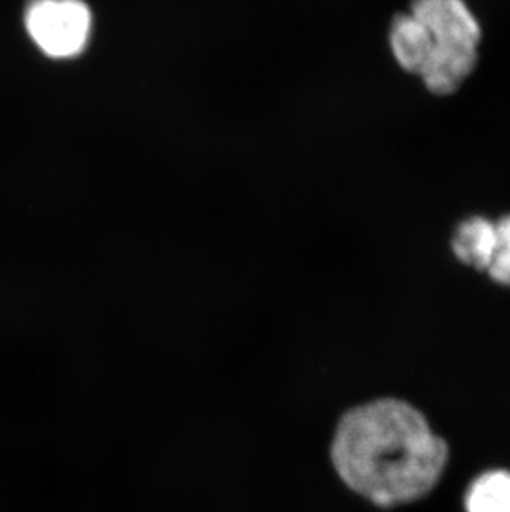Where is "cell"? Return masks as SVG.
Returning a JSON list of instances; mask_svg holds the SVG:
<instances>
[{"label":"cell","mask_w":510,"mask_h":512,"mask_svg":"<svg viewBox=\"0 0 510 512\" xmlns=\"http://www.w3.org/2000/svg\"><path fill=\"white\" fill-rule=\"evenodd\" d=\"M330 456L348 489L390 509L416 503L436 488L449 446L411 403L378 398L343 413Z\"/></svg>","instance_id":"6da1fadb"},{"label":"cell","mask_w":510,"mask_h":512,"mask_svg":"<svg viewBox=\"0 0 510 512\" xmlns=\"http://www.w3.org/2000/svg\"><path fill=\"white\" fill-rule=\"evenodd\" d=\"M391 52L406 72H423L433 52V39L428 29L411 14L396 15L390 29Z\"/></svg>","instance_id":"277c9868"},{"label":"cell","mask_w":510,"mask_h":512,"mask_svg":"<svg viewBox=\"0 0 510 512\" xmlns=\"http://www.w3.org/2000/svg\"><path fill=\"white\" fill-rule=\"evenodd\" d=\"M466 512H510V471L491 469L479 474L464 496Z\"/></svg>","instance_id":"8992f818"},{"label":"cell","mask_w":510,"mask_h":512,"mask_svg":"<svg viewBox=\"0 0 510 512\" xmlns=\"http://www.w3.org/2000/svg\"><path fill=\"white\" fill-rule=\"evenodd\" d=\"M92 25V10L83 0H30L24 12V27L32 44L55 60L82 54Z\"/></svg>","instance_id":"7a4b0ae2"},{"label":"cell","mask_w":510,"mask_h":512,"mask_svg":"<svg viewBox=\"0 0 510 512\" xmlns=\"http://www.w3.org/2000/svg\"><path fill=\"white\" fill-rule=\"evenodd\" d=\"M496 249V223L472 216L459 224L453 236V252L464 266L487 271Z\"/></svg>","instance_id":"5b68a950"},{"label":"cell","mask_w":510,"mask_h":512,"mask_svg":"<svg viewBox=\"0 0 510 512\" xmlns=\"http://www.w3.org/2000/svg\"><path fill=\"white\" fill-rule=\"evenodd\" d=\"M428 29L433 50L477 54L481 27L464 0H413L411 12Z\"/></svg>","instance_id":"3957f363"},{"label":"cell","mask_w":510,"mask_h":512,"mask_svg":"<svg viewBox=\"0 0 510 512\" xmlns=\"http://www.w3.org/2000/svg\"><path fill=\"white\" fill-rule=\"evenodd\" d=\"M486 272L496 284L510 287V214L496 223V249Z\"/></svg>","instance_id":"52a82bcc"}]
</instances>
